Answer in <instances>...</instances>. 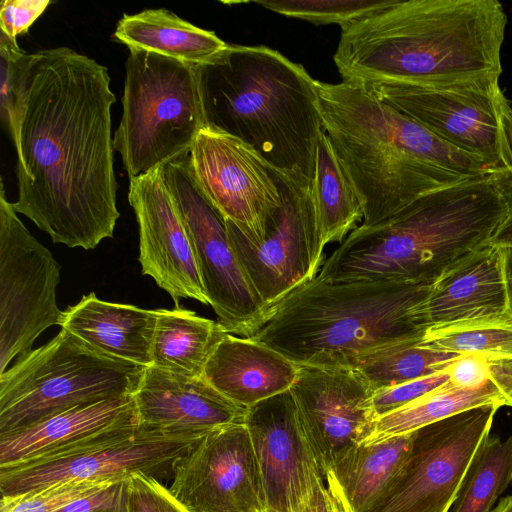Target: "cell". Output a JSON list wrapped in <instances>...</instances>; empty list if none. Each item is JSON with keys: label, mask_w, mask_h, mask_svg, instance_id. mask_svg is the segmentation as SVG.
Instances as JSON below:
<instances>
[{"label": "cell", "mask_w": 512, "mask_h": 512, "mask_svg": "<svg viewBox=\"0 0 512 512\" xmlns=\"http://www.w3.org/2000/svg\"><path fill=\"white\" fill-rule=\"evenodd\" d=\"M32 54L23 51L16 39L0 33V112L16 149H19L20 126L26 108L28 72Z\"/></svg>", "instance_id": "cell-33"}, {"label": "cell", "mask_w": 512, "mask_h": 512, "mask_svg": "<svg viewBox=\"0 0 512 512\" xmlns=\"http://www.w3.org/2000/svg\"><path fill=\"white\" fill-rule=\"evenodd\" d=\"M207 125L255 150L279 176L311 187L323 129L317 83L265 45L228 44L198 65Z\"/></svg>", "instance_id": "cell-4"}, {"label": "cell", "mask_w": 512, "mask_h": 512, "mask_svg": "<svg viewBox=\"0 0 512 512\" xmlns=\"http://www.w3.org/2000/svg\"><path fill=\"white\" fill-rule=\"evenodd\" d=\"M422 344L455 354L512 356V313L507 310L428 327L422 337Z\"/></svg>", "instance_id": "cell-32"}, {"label": "cell", "mask_w": 512, "mask_h": 512, "mask_svg": "<svg viewBox=\"0 0 512 512\" xmlns=\"http://www.w3.org/2000/svg\"><path fill=\"white\" fill-rule=\"evenodd\" d=\"M189 153L164 165V178L190 233L209 305L227 333L251 338L270 307L259 297L231 245L226 221L198 186Z\"/></svg>", "instance_id": "cell-10"}, {"label": "cell", "mask_w": 512, "mask_h": 512, "mask_svg": "<svg viewBox=\"0 0 512 512\" xmlns=\"http://www.w3.org/2000/svg\"><path fill=\"white\" fill-rule=\"evenodd\" d=\"M491 512H512V495L501 499Z\"/></svg>", "instance_id": "cell-46"}, {"label": "cell", "mask_w": 512, "mask_h": 512, "mask_svg": "<svg viewBox=\"0 0 512 512\" xmlns=\"http://www.w3.org/2000/svg\"><path fill=\"white\" fill-rule=\"evenodd\" d=\"M113 146L129 179L189 153L207 127L198 65L129 48Z\"/></svg>", "instance_id": "cell-7"}, {"label": "cell", "mask_w": 512, "mask_h": 512, "mask_svg": "<svg viewBox=\"0 0 512 512\" xmlns=\"http://www.w3.org/2000/svg\"><path fill=\"white\" fill-rule=\"evenodd\" d=\"M157 309L99 299L90 293L63 311L60 327L92 348L145 368L152 365Z\"/></svg>", "instance_id": "cell-24"}, {"label": "cell", "mask_w": 512, "mask_h": 512, "mask_svg": "<svg viewBox=\"0 0 512 512\" xmlns=\"http://www.w3.org/2000/svg\"><path fill=\"white\" fill-rule=\"evenodd\" d=\"M128 201L138 223L142 273L168 292L176 307L181 298L209 305L193 242L166 184L164 166L130 179Z\"/></svg>", "instance_id": "cell-18"}, {"label": "cell", "mask_w": 512, "mask_h": 512, "mask_svg": "<svg viewBox=\"0 0 512 512\" xmlns=\"http://www.w3.org/2000/svg\"><path fill=\"white\" fill-rule=\"evenodd\" d=\"M413 433L358 444L327 473L350 512H368L385 493L410 451Z\"/></svg>", "instance_id": "cell-26"}, {"label": "cell", "mask_w": 512, "mask_h": 512, "mask_svg": "<svg viewBox=\"0 0 512 512\" xmlns=\"http://www.w3.org/2000/svg\"><path fill=\"white\" fill-rule=\"evenodd\" d=\"M310 191L325 245L343 242L363 221L361 201L324 131Z\"/></svg>", "instance_id": "cell-28"}, {"label": "cell", "mask_w": 512, "mask_h": 512, "mask_svg": "<svg viewBox=\"0 0 512 512\" xmlns=\"http://www.w3.org/2000/svg\"><path fill=\"white\" fill-rule=\"evenodd\" d=\"M0 180V374L32 350L47 328L60 325V265L19 219Z\"/></svg>", "instance_id": "cell-11"}, {"label": "cell", "mask_w": 512, "mask_h": 512, "mask_svg": "<svg viewBox=\"0 0 512 512\" xmlns=\"http://www.w3.org/2000/svg\"><path fill=\"white\" fill-rule=\"evenodd\" d=\"M169 487L189 512H266L262 481L245 423L201 436L173 465Z\"/></svg>", "instance_id": "cell-15"}, {"label": "cell", "mask_w": 512, "mask_h": 512, "mask_svg": "<svg viewBox=\"0 0 512 512\" xmlns=\"http://www.w3.org/2000/svg\"><path fill=\"white\" fill-rule=\"evenodd\" d=\"M113 36L128 48L192 65L210 61L228 46L214 31L197 27L164 8L124 14Z\"/></svg>", "instance_id": "cell-25"}, {"label": "cell", "mask_w": 512, "mask_h": 512, "mask_svg": "<svg viewBox=\"0 0 512 512\" xmlns=\"http://www.w3.org/2000/svg\"><path fill=\"white\" fill-rule=\"evenodd\" d=\"M135 431L132 396L79 405L0 435V468L58 457Z\"/></svg>", "instance_id": "cell-21"}, {"label": "cell", "mask_w": 512, "mask_h": 512, "mask_svg": "<svg viewBox=\"0 0 512 512\" xmlns=\"http://www.w3.org/2000/svg\"><path fill=\"white\" fill-rule=\"evenodd\" d=\"M501 248L487 244L442 274L421 308L426 328L507 311Z\"/></svg>", "instance_id": "cell-22"}, {"label": "cell", "mask_w": 512, "mask_h": 512, "mask_svg": "<svg viewBox=\"0 0 512 512\" xmlns=\"http://www.w3.org/2000/svg\"><path fill=\"white\" fill-rule=\"evenodd\" d=\"M512 482V435L489 436L473 459L448 512H491Z\"/></svg>", "instance_id": "cell-31"}, {"label": "cell", "mask_w": 512, "mask_h": 512, "mask_svg": "<svg viewBox=\"0 0 512 512\" xmlns=\"http://www.w3.org/2000/svg\"><path fill=\"white\" fill-rule=\"evenodd\" d=\"M225 334L218 321L192 310L179 306L171 310L157 309L152 366L189 377H203L208 359Z\"/></svg>", "instance_id": "cell-27"}, {"label": "cell", "mask_w": 512, "mask_h": 512, "mask_svg": "<svg viewBox=\"0 0 512 512\" xmlns=\"http://www.w3.org/2000/svg\"><path fill=\"white\" fill-rule=\"evenodd\" d=\"M444 371L451 384L462 388H476L490 381L487 356L483 354H460Z\"/></svg>", "instance_id": "cell-41"}, {"label": "cell", "mask_w": 512, "mask_h": 512, "mask_svg": "<svg viewBox=\"0 0 512 512\" xmlns=\"http://www.w3.org/2000/svg\"><path fill=\"white\" fill-rule=\"evenodd\" d=\"M500 407L470 408L414 431L406 459L368 512H448Z\"/></svg>", "instance_id": "cell-9"}, {"label": "cell", "mask_w": 512, "mask_h": 512, "mask_svg": "<svg viewBox=\"0 0 512 512\" xmlns=\"http://www.w3.org/2000/svg\"><path fill=\"white\" fill-rule=\"evenodd\" d=\"M507 16L497 0H395L341 28L343 82L443 85L499 76Z\"/></svg>", "instance_id": "cell-2"}, {"label": "cell", "mask_w": 512, "mask_h": 512, "mask_svg": "<svg viewBox=\"0 0 512 512\" xmlns=\"http://www.w3.org/2000/svg\"><path fill=\"white\" fill-rule=\"evenodd\" d=\"M198 439L135 431L58 457L0 468V494L12 498L67 481H118L136 472L163 476Z\"/></svg>", "instance_id": "cell-16"}, {"label": "cell", "mask_w": 512, "mask_h": 512, "mask_svg": "<svg viewBox=\"0 0 512 512\" xmlns=\"http://www.w3.org/2000/svg\"><path fill=\"white\" fill-rule=\"evenodd\" d=\"M244 423L257 459L266 511H290L312 473L319 470L290 390L248 407Z\"/></svg>", "instance_id": "cell-19"}, {"label": "cell", "mask_w": 512, "mask_h": 512, "mask_svg": "<svg viewBox=\"0 0 512 512\" xmlns=\"http://www.w3.org/2000/svg\"><path fill=\"white\" fill-rule=\"evenodd\" d=\"M485 176L499 193L506 206V216L490 244L497 247L512 246V166L490 169Z\"/></svg>", "instance_id": "cell-42"}, {"label": "cell", "mask_w": 512, "mask_h": 512, "mask_svg": "<svg viewBox=\"0 0 512 512\" xmlns=\"http://www.w3.org/2000/svg\"><path fill=\"white\" fill-rule=\"evenodd\" d=\"M492 403L506 405L491 381L476 388H462L447 381L403 407L378 417L363 443L412 433L461 411Z\"/></svg>", "instance_id": "cell-29"}, {"label": "cell", "mask_w": 512, "mask_h": 512, "mask_svg": "<svg viewBox=\"0 0 512 512\" xmlns=\"http://www.w3.org/2000/svg\"><path fill=\"white\" fill-rule=\"evenodd\" d=\"M115 102L108 69L94 59L69 47L32 53L12 204L54 243L89 250L113 237Z\"/></svg>", "instance_id": "cell-1"}, {"label": "cell", "mask_w": 512, "mask_h": 512, "mask_svg": "<svg viewBox=\"0 0 512 512\" xmlns=\"http://www.w3.org/2000/svg\"><path fill=\"white\" fill-rule=\"evenodd\" d=\"M127 478L71 501L55 512H125Z\"/></svg>", "instance_id": "cell-40"}, {"label": "cell", "mask_w": 512, "mask_h": 512, "mask_svg": "<svg viewBox=\"0 0 512 512\" xmlns=\"http://www.w3.org/2000/svg\"><path fill=\"white\" fill-rule=\"evenodd\" d=\"M489 380L512 406V356H487Z\"/></svg>", "instance_id": "cell-43"}, {"label": "cell", "mask_w": 512, "mask_h": 512, "mask_svg": "<svg viewBox=\"0 0 512 512\" xmlns=\"http://www.w3.org/2000/svg\"><path fill=\"white\" fill-rule=\"evenodd\" d=\"M323 129L361 201L363 226L490 167L445 142L364 86L317 80Z\"/></svg>", "instance_id": "cell-3"}, {"label": "cell", "mask_w": 512, "mask_h": 512, "mask_svg": "<svg viewBox=\"0 0 512 512\" xmlns=\"http://www.w3.org/2000/svg\"><path fill=\"white\" fill-rule=\"evenodd\" d=\"M395 0H257L272 12L315 25L337 24L344 28L367 15L391 6Z\"/></svg>", "instance_id": "cell-34"}, {"label": "cell", "mask_w": 512, "mask_h": 512, "mask_svg": "<svg viewBox=\"0 0 512 512\" xmlns=\"http://www.w3.org/2000/svg\"><path fill=\"white\" fill-rule=\"evenodd\" d=\"M298 365L252 338L224 335L208 359L203 378L226 398L248 408L291 388Z\"/></svg>", "instance_id": "cell-23"}, {"label": "cell", "mask_w": 512, "mask_h": 512, "mask_svg": "<svg viewBox=\"0 0 512 512\" xmlns=\"http://www.w3.org/2000/svg\"><path fill=\"white\" fill-rule=\"evenodd\" d=\"M362 86L490 169L512 166L499 121L504 96L499 76L443 85L375 82Z\"/></svg>", "instance_id": "cell-12"}, {"label": "cell", "mask_w": 512, "mask_h": 512, "mask_svg": "<svg viewBox=\"0 0 512 512\" xmlns=\"http://www.w3.org/2000/svg\"><path fill=\"white\" fill-rule=\"evenodd\" d=\"M447 381V373L440 371L400 385L375 391L373 395V408L376 417L378 418L403 407Z\"/></svg>", "instance_id": "cell-37"}, {"label": "cell", "mask_w": 512, "mask_h": 512, "mask_svg": "<svg viewBox=\"0 0 512 512\" xmlns=\"http://www.w3.org/2000/svg\"><path fill=\"white\" fill-rule=\"evenodd\" d=\"M507 295V309L512 313V246L500 247Z\"/></svg>", "instance_id": "cell-45"}, {"label": "cell", "mask_w": 512, "mask_h": 512, "mask_svg": "<svg viewBox=\"0 0 512 512\" xmlns=\"http://www.w3.org/2000/svg\"><path fill=\"white\" fill-rule=\"evenodd\" d=\"M111 482L67 481L12 498L1 497L0 512H55Z\"/></svg>", "instance_id": "cell-35"}, {"label": "cell", "mask_w": 512, "mask_h": 512, "mask_svg": "<svg viewBox=\"0 0 512 512\" xmlns=\"http://www.w3.org/2000/svg\"><path fill=\"white\" fill-rule=\"evenodd\" d=\"M193 176L204 195L250 241L264 238L268 218L281 204L276 173L242 140L203 128L190 151Z\"/></svg>", "instance_id": "cell-14"}, {"label": "cell", "mask_w": 512, "mask_h": 512, "mask_svg": "<svg viewBox=\"0 0 512 512\" xmlns=\"http://www.w3.org/2000/svg\"><path fill=\"white\" fill-rule=\"evenodd\" d=\"M499 121L505 146L512 162V107L505 95L499 104Z\"/></svg>", "instance_id": "cell-44"}, {"label": "cell", "mask_w": 512, "mask_h": 512, "mask_svg": "<svg viewBox=\"0 0 512 512\" xmlns=\"http://www.w3.org/2000/svg\"><path fill=\"white\" fill-rule=\"evenodd\" d=\"M125 512H189L156 477L136 472L127 478Z\"/></svg>", "instance_id": "cell-36"}, {"label": "cell", "mask_w": 512, "mask_h": 512, "mask_svg": "<svg viewBox=\"0 0 512 512\" xmlns=\"http://www.w3.org/2000/svg\"><path fill=\"white\" fill-rule=\"evenodd\" d=\"M323 477L363 443L377 419L372 389L356 368L298 366L289 389Z\"/></svg>", "instance_id": "cell-17"}, {"label": "cell", "mask_w": 512, "mask_h": 512, "mask_svg": "<svg viewBox=\"0 0 512 512\" xmlns=\"http://www.w3.org/2000/svg\"><path fill=\"white\" fill-rule=\"evenodd\" d=\"M132 398L136 432L153 437L200 438L217 428L244 423L247 412L203 377L152 365L142 369Z\"/></svg>", "instance_id": "cell-20"}, {"label": "cell", "mask_w": 512, "mask_h": 512, "mask_svg": "<svg viewBox=\"0 0 512 512\" xmlns=\"http://www.w3.org/2000/svg\"><path fill=\"white\" fill-rule=\"evenodd\" d=\"M50 0H2L0 29L11 39L28 32L33 23L47 9Z\"/></svg>", "instance_id": "cell-39"}, {"label": "cell", "mask_w": 512, "mask_h": 512, "mask_svg": "<svg viewBox=\"0 0 512 512\" xmlns=\"http://www.w3.org/2000/svg\"><path fill=\"white\" fill-rule=\"evenodd\" d=\"M142 369L61 328L0 374V435L79 405L132 396Z\"/></svg>", "instance_id": "cell-8"}, {"label": "cell", "mask_w": 512, "mask_h": 512, "mask_svg": "<svg viewBox=\"0 0 512 512\" xmlns=\"http://www.w3.org/2000/svg\"><path fill=\"white\" fill-rule=\"evenodd\" d=\"M422 337L403 340L375 351L356 368L374 391L444 371L460 354L422 344Z\"/></svg>", "instance_id": "cell-30"}, {"label": "cell", "mask_w": 512, "mask_h": 512, "mask_svg": "<svg viewBox=\"0 0 512 512\" xmlns=\"http://www.w3.org/2000/svg\"><path fill=\"white\" fill-rule=\"evenodd\" d=\"M430 287L316 276L274 304L251 338L298 366L357 368L377 350L424 335L420 308Z\"/></svg>", "instance_id": "cell-6"}, {"label": "cell", "mask_w": 512, "mask_h": 512, "mask_svg": "<svg viewBox=\"0 0 512 512\" xmlns=\"http://www.w3.org/2000/svg\"><path fill=\"white\" fill-rule=\"evenodd\" d=\"M277 175V174H276ZM281 204L254 243L226 221L231 245L249 281L270 308L320 271L325 247L310 187L277 175Z\"/></svg>", "instance_id": "cell-13"}, {"label": "cell", "mask_w": 512, "mask_h": 512, "mask_svg": "<svg viewBox=\"0 0 512 512\" xmlns=\"http://www.w3.org/2000/svg\"><path fill=\"white\" fill-rule=\"evenodd\" d=\"M288 512H350V510L332 477L327 474L324 479L321 472L315 470L297 505Z\"/></svg>", "instance_id": "cell-38"}, {"label": "cell", "mask_w": 512, "mask_h": 512, "mask_svg": "<svg viewBox=\"0 0 512 512\" xmlns=\"http://www.w3.org/2000/svg\"><path fill=\"white\" fill-rule=\"evenodd\" d=\"M506 206L485 175L427 193L372 226L355 228L317 276L330 282L397 281L432 285L489 244Z\"/></svg>", "instance_id": "cell-5"}]
</instances>
